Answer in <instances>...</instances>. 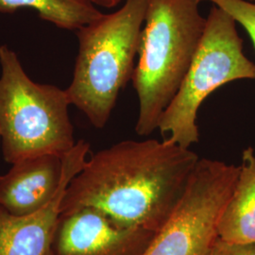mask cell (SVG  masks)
I'll use <instances>...</instances> for the list:
<instances>
[{
    "label": "cell",
    "instance_id": "cell-1",
    "mask_svg": "<svg viewBox=\"0 0 255 255\" xmlns=\"http://www.w3.org/2000/svg\"><path fill=\"white\" fill-rule=\"evenodd\" d=\"M200 157L169 139L125 140L87 159L61 215L98 210L121 226L157 233L181 201Z\"/></svg>",
    "mask_w": 255,
    "mask_h": 255
},
{
    "label": "cell",
    "instance_id": "cell-2",
    "mask_svg": "<svg viewBox=\"0 0 255 255\" xmlns=\"http://www.w3.org/2000/svg\"><path fill=\"white\" fill-rule=\"evenodd\" d=\"M200 0H147L135 69L131 79L139 111L135 131L158 129L200 46L206 18Z\"/></svg>",
    "mask_w": 255,
    "mask_h": 255
},
{
    "label": "cell",
    "instance_id": "cell-3",
    "mask_svg": "<svg viewBox=\"0 0 255 255\" xmlns=\"http://www.w3.org/2000/svg\"><path fill=\"white\" fill-rule=\"evenodd\" d=\"M146 5L147 0H126L119 10L77 30L79 53L65 91L97 128L106 126L120 92L132 79Z\"/></svg>",
    "mask_w": 255,
    "mask_h": 255
},
{
    "label": "cell",
    "instance_id": "cell-4",
    "mask_svg": "<svg viewBox=\"0 0 255 255\" xmlns=\"http://www.w3.org/2000/svg\"><path fill=\"white\" fill-rule=\"evenodd\" d=\"M0 135L10 164L40 155L64 157L76 141L65 90L34 82L17 54L0 46Z\"/></svg>",
    "mask_w": 255,
    "mask_h": 255
},
{
    "label": "cell",
    "instance_id": "cell-5",
    "mask_svg": "<svg viewBox=\"0 0 255 255\" xmlns=\"http://www.w3.org/2000/svg\"><path fill=\"white\" fill-rule=\"evenodd\" d=\"M240 80L255 81V64L244 53L235 19L213 5L191 65L159 121L162 136L184 148L197 144L202 102L226 83Z\"/></svg>",
    "mask_w": 255,
    "mask_h": 255
},
{
    "label": "cell",
    "instance_id": "cell-6",
    "mask_svg": "<svg viewBox=\"0 0 255 255\" xmlns=\"http://www.w3.org/2000/svg\"><path fill=\"white\" fill-rule=\"evenodd\" d=\"M239 171V165L200 159L178 206L143 255H209Z\"/></svg>",
    "mask_w": 255,
    "mask_h": 255
},
{
    "label": "cell",
    "instance_id": "cell-7",
    "mask_svg": "<svg viewBox=\"0 0 255 255\" xmlns=\"http://www.w3.org/2000/svg\"><path fill=\"white\" fill-rule=\"evenodd\" d=\"M155 234L121 226L98 210L83 208L61 215L52 255H143Z\"/></svg>",
    "mask_w": 255,
    "mask_h": 255
},
{
    "label": "cell",
    "instance_id": "cell-8",
    "mask_svg": "<svg viewBox=\"0 0 255 255\" xmlns=\"http://www.w3.org/2000/svg\"><path fill=\"white\" fill-rule=\"evenodd\" d=\"M89 151V143L82 139L64 155L62 185L43 208L21 217L0 209V255H52L65 190L84 166Z\"/></svg>",
    "mask_w": 255,
    "mask_h": 255
},
{
    "label": "cell",
    "instance_id": "cell-9",
    "mask_svg": "<svg viewBox=\"0 0 255 255\" xmlns=\"http://www.w3.org/2000/svg\"><path fill=\"white\" fill-rule=\"evenodd\" d=\"M63 177V157L57 155H40L11 164L0 176V209L17 217L36 212L54 198Z\"/></svg>",
    "mask_w": 255,
    "mask_h": 255
},
{
    "label": "cell",
    "instance_id": "cell-10",
    "mask_svg": "<svg viewBox=\"0 0 255 255\" xmlns=\"http://www.w3.org/2000/svg\"><path fill=\"white\" fill-rule=\"evenodd\" d=\"M236 187L219 219L218 236L228 242H255V152H242Z\"/></svg>",
    "mask_w": 255,
    "mask_h": 255
},
{
    "label": "cell",
    "instance_id": "cell-11",
    "mask_svg": "<svg viewBox=\"0 0 255 255\" xmlns=\"http://www.w3.org/2000/svg\"><path fill=\"white\" fill-rule=\"evenodd\" d=\"M31 8L40 18L56 27L78 30L102 16L91 0H0V12L12 13Z\"/></svg>",
    "mask_w": 255,
    "mask_h": 255
},
{
    "label": "cell",
    "instance_id": "cell-12",
    "mask_svg": "<svg viewBox=\"0 0 255 255\" xmlns=\"http://www.w3.org/2000/svg\"><path fill=\"white\" fill-rule=\"evenodd\" d=\"M207 1L224 9L246 29L255 47V3L248 0H200Z\"/></svg>",
    "mask_w": 255,
    "mask_h": 255
},
{
    "label": "cell",
    "instance_id": "cell-13",
    "mask_svg": "<svg viewBox=\"0 0 255 255\" xmlns=\"http://www.w3.org/2000/svg\"><path fill=\"white\" fill-rule=\"evenodd\" d=\"M209 255H255V242H228L218 237Z\"/></svg>",
    "mask_w": 255,
    "mask_h": 255
},
{
    "label": "cell",
    "instance_id": "cell-14",
    "mask_svg": "<svg viewBox=\"0 0 255 255\" xmlns=\"http://www.w3.org/2000/svg\"><path fill=\"white\" fill-rule=\"evenodd\" d=\"M91 1L97 6L111 9V8L117 7L123 0H91Z\"/></svg>",
    "mask_w": 255,
    "mask_h": 255
},
{
    "label": "cell",
    "instance_id": "cell-15",
    "mask_svg": "<svg viewBox=\"0 0 255 255\" xmlns=\"http://www.w3.org/2000/svg\"><path fill=\"white\" fill-rule=\"evenodd\" d=\"M248 1H251V2H254V3H255V0H248Z\"/></svg>",
    "mask_w": 255,
    "mask_h": 255
},
{
    "label": "cell",
    "instance_id": "cell-16",
    "mask_svg": "<svg viewBox=\"0 0 255 255\" xmlns=\"http://www.w3.org/2000/svg\"><path fill=\"white\" fill-rule=\"evenodd\" d=\"M0 140H1V135H0Z\"/></svg>",
    "mask_w": 255,
    "mask_h": 255
}]
</instances>
